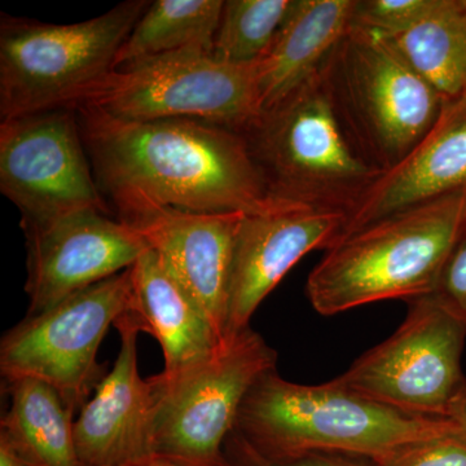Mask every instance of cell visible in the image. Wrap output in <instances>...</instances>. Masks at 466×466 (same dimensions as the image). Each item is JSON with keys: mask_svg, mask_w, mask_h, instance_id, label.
<instances>
[{"mask_svg": "<svg viewBox=\"0 0 466 466\" xmlns=\"http://www.w3.org/2000/svg\"><path fill=\"white\" fill-rule=\"evenodd\" d=\"M100 191L193 213H267L269 196L244 135L192 118L127 121L75 106Z\"/></svg>", "mask_w": 466, "mask_h": 466, "instance_id": "obj_1", "label": "cell"}, {"mask_svg": "<svg viewBox=\"0 0 466 466\" xmlns=\"http://www.w3.org/2000/svg\"><path fill=\"white\" fill-rule=\"evenodd\" d=\"M235 429L254 447L272 455L327 451L366 459L456 431L450 419L385 406L337 379L299 385L287 381L276 370L251 388Z\"/></svg>", "mask_w": 466, "mask_h": 466, "instance_id": "obj_2", "label": "cell"}, {"mask_svg": "<svg viewBox=\"0 0 466 466\" xmlns=\"http://www.w3.org/2000/svg\"><path fill=\"white\" fill-rule=\"evenodd\" d=\"M466 227V193L385 218L341 238L312 269L306 293L330 317L368 303L433 294Z\"/></svg>", "mask_w": 466, "mask_h": 466, "instance_id": "obj_3", "label": "cell"}, {"mask_svg": "<svg viewBox=\"0 0 466 466\" xmlns=\"http://www.w3.org/2000/svg\"><path fill=\"white\" fill-rule=\"evenodd\" d=\"M241 134L274 200L348 216L382 174L350 139L323 67Z\"/></svg>", "mask_w": 466, "mask_h": 466, "instance_id": "obj_4", "label": "cell"}, {"mask_svg": "<svg viewBox=\"0 0 466 466\" xmlns=\"http://www.w3.org/2000/svg\"><path fill=\"white\" fill-rule=\"evenodd\" d=\"M323 73L350 139L382 173L406 157L447 104L391 39L361 27L350 26Z\"/></svg>", "mask_w": 466, "mask_h": 466, "instance_id": "obj_5", "label": "cell"}, {"mask_svg": "<svg viewBox=\"0 0 466 466\" xmlns=\"http://www.w3.org/2000/svg\"><path fill=\"white\" fill-rule=\"evenodd\" d=\"M149 5L131 0L101 16L66 25L3 15L2 121L78 106L115 70L119 48Z\"/></svg>", "mask_w": 466, "mask_h": 466, "instance_id": "obj_6", "label": "cell"}, {"mask_svg": "<svg viewBox=\"0 0 466 466\" xmlns=\"http://www.w3.org/2000/svg\"><path fill=\"white\" fill-rule=\"evenodd\" d=\"M278 352L251 328L227 337L207 360L174 376H153L157 389L153 456L179 466H228L227 437Z\"/></svg>", "mask_w": 466, "mask_h": 466, "instance_id": "obj_7", "label": "cell"}, {"mask_svg": "<svg viewBox=\"0 0 466 466\" xmlns=\"http://www.w3.org/2000/svg\"><path fill=\"white\" fill-rule=\"evenodd\" d=\"M79 104L127 121L192 118L238 133L262 113L256 64L232 66L195 50L159 55L113 70Z\"/></svg>", "mask_w": 466, "mask_h": 466, "instance_id": "obj_8", "label": "cell"}, {"mask_svg": "<svg viewBox=\"0 0 466 466\" xmlns=\"http://www.w3.org/2000/svg\"><path fill=\"white\" fill-rule=\"evenodd\" d=\"M130 297L128 268L26 315L0 343L3 380H41L81 410L108 373L97 351L109 328L127 311Z\"/></svg>", "mask_w": 466, "mask_h": 466, "instance_id": "obj_9", "label": "cell"}, {"mask_svg": "<svg viewBox=\"0 0 466 466\" xmlns=\"http://www.w3.org/2000/svg\"><path fill=\"white\" fill-rule=\"evenodd\" d=\"M397 332L336 377L352 391L403 412L447 419L466 379L461 357L466 323L434 294L408 300Z\"/></svg>", "mask_w": 466, "mask_h": 466, "instance_id": "obj_10", "label": "cell"}, {"mask_svg": "<svg viewBox=\"0 0 466 466\" xmlns=\"http://www.w3.org/2000/svg\"><path fill=\"white\" fill-rule=\"evenodd\" d=\"M75 108L0 124V191L20 210L24 232L76 211L108 214Z\"/></svg>", "mask_w": 466, "mask_h": 466, "instance_id": "obj_11", "label": "cell"}, {"mask_svg": "<svg viewBox=\"0 0 466 466\" xmlns=\"http://www.w3.org/2000/svg\"><path fill=\"white\" fill-rule=\"evenodd\" d=\"M118 219L142 236L226 339L236 236L244 213H193L140 196L113 198Z\"/></svg>", "mask_w": 466, "mask_h": 466, "instance_id": "obj_12", "label": "cell"}, {"mask_svg": "<svg viewBox=\"0 0 466 466\" xmlns=\"http://www.w3.org/2000/svg\"><path fill=\"white\" fill-rule=\"evenodd\" d=\"M25 238L27 315L45 311L76 291L121 274L148 249L134 228L96 208L29 229Z\"/></svg>", "mask_w": 466, "mask_h": 466, "instance_id": "obj_13", "label": "cell"}, {"mask_svg": "<svg viewBox=\"0 0 466 466\" xmlns=\"http://www.w3.org/2000/svg\"><path fill=\"white\" fill-rule=\"evenodd\" d=\"M346 222L343 211L299 204L245 214L233 250L226 339L250 327L262 300L306 254L336 245Z\"/></svg>", "mask_w": 466, "mask_h": 466, "instance_id": "obj_14", "label": "cell"}, {"mask_svg": "<svg viewBox=\"0 0 466 466\" xmlns=\"http://www.w3.org/2000/svg\"><path fill=\"white\" fill-rule=\"evenodd\" d=\"M121 345L115 366L75 424L76 452L86 466H128L153 456L157 389L137 368L139 330L116 321Z\"/></svg>", "mask_w": 466, "mask_h": 466, "instance_id": "obj_15", "label": "cell"}, {"mask_svg": "<svg viewBox=\"0 0 466 466\" xmlns=\"http://www.w3.org/2000/svg\"><path fill=\"white\" fill-rule=\"evenodd\" d=\"M461 193H466V99L447 103L406 157L380 175L349 211L341 238L385 218Z\"/></svg>", "mask_w": 466, "mask_h": 466, "instance_id": "obj_16", "label": "cell"}, {"mask_svg": "<svg viewBox=\"0 0 466 466\" xmlns=\"http://www.w3.org/2000/svg\"><path fill=\"white\" fill-rule=\"evenodd\" d=\"M122 318L155 337L164 352V376L198 366L225 341L149 248L131 267L130 303Z\"/></svg>", "mask_w": 466, "mask_h": 466, "instance_id": "obj_17", "label": "cell"}, {"mask_svg": "<svg viewBox=\"0 0 466 466\" xmlns=\"http://www.w3.org/2000/svg\"><path fill=\"white\" fill-rule=\"evenodd\" d=\"M355 0H291L265 56L256 64L260 108H271L317 76L351 26Z\"/></svg>", "mask_w": 466, "mask_h": 466, "instance_id": "obj_18", "label": "cell"}, {"mask_svg": "<svg viewBox=\"0 0 466 466\" xmlns=\"http://www.w3.org/2000/svg\"><path fill=\"white\" fill-rule=\"evenodd\" d=\"M3 381L9 408L0 422V440L32 466H86L76 452V408L41 380Z\"/></svg>", "mask_w": 466, "mask_h": 466, "instance_id": "obj_19", "label": "cell"}, {"mask_svg": "<svg viewBox=\"0 0 466 466\" xmlns=\"http://www.w3.org/2000/svg\"><path fill=\"white\" fill-rule=\"evenodd\" d=\"M392 43L446 103L466 99V0L437 7Z\"/></svg>", "mask_w": 466, "mask_h": 466, "instance_id": "obj_20", "label": "cell"}, {"mask_svg": "<svg viewBox=\"0 0 466 466\" xmlns=\"http://www.w3.org/2000/svg\"><path fill=\"white\" fill-rule=\"evenodd\" d=\"M223 0H157L139 18L116 55L115 70L179 51L213 55Z\"/></svg>", "mask_w": 466, "mask_h": 466, "instance_id": "obj_21", "label": "cell"}, {"mask_svg": "<svg viewBox=\"0 0 466 466\" xmlns=\"http://www.w3.org/2000/svg\"><path fill=\"white\" fill-rule=\"evenodd\" d=\"M291 0H227L213 56L232 66H254L265 56Z\"/></svg>", "mask_w": 466, "mask_h": 466, "instance_id": "obj_22", "label": "cell"}, {"mask_svg": "<svg viewBox=\"0 0 466 466\" xmlns=\"http://www.w3.org/2000/svg\"><path fill=\"white\" fill-rule=\"evenodd\" d=\"M438 0H355L351 25L392 38L412 29Z\"/></svg>", "mask_w": 466, "mask_h": 466, "instance_id": "obj_23", "label": "cell"}, {"mask_svg": "<svg viewBox=\"0 0 466 466\" xmlns=\"http://www.w3.org/2000/svg\"><path fill=\"white\" fill-rule=\"evenodd\" d=\"M225 456L228 466H370V459L327 451L272 455L254 447L236 429L227 437Z\"/></svg>", "mask_w": 466, "mask_h": 466, "instance_id": "obj_24", "label": "cell"}, {"mask_svg": "<svg viewBox=\"0 0 466 466\" xmlns=\"http://www.w3.org/2000/svg\"><path fill=\"white\" fill-rule=\"evenodd\" d=\"M370 466H466V441L456 431L413 441L370 459Z\"/></svg>", "mask_w": 466, "mask_h": 466, "instance_id": "obj_25", "label": "cell"}, {"mask_svg": "<svg viewBox=\"0 0 466 466\" xmlns=\"http://www.w3.org/2000/svg\"><path fill=\"white\" fill-rule=\"evenodd\" d=\"M433 294L444 308L466 323V227L441 268Z\"/></svg>", "mask_w": 466, "mask_h": 466, "instance_id": "obj_26", "label": "cell"}, {"mask_svg": "<svg viewBox=\"0 0 466 466\" xmlns=\"http://www.w3.org/2000/svg\"><path fill=\"white\" fill-rule=\"evenodd\" d=\"M447 419L456 426V433L466 441V381L449 408Z\"/></svg>", "mask_w": 466, "mask_h": 466, "instance_id": "obj_27", "label": "cell"}, {"mask_svg": "<svg viewBox=\"0 0 466 466\" xmlns=\"http://www.w3.org/2000/svg\"><path fill=\"white\" fill-rule=\"evenodd\" d=\"M0 466H32L23 456L18 455L14 447L0 440Z\"/></svg>", "mask_w": 466, "mask_h": 466, "instance_id": "obj_28", "label": "cell"}, {"mask_svg": "<svg viewBox=\"0 0 466 466\" xmlns=\"http://www.w3.org/2000/svg\"><path fill=\"white\" fill-rule=\"evenodd\" d=\"M128 466H179L174 464V462L168 461V460H165L162 458H158V456H150L148 459H144L142 461L135 462L133 465Z\"/></svg>", "mask_w": 466, "mask_h": 466, "instance_id": "obj_29", "label": "cell"}]
</instances>
